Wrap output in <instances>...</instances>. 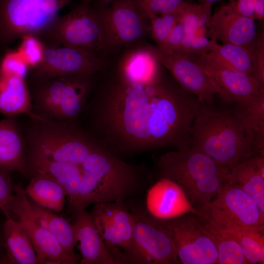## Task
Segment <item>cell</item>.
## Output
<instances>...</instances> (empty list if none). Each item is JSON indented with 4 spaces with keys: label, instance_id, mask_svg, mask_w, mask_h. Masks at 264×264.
<instances>
[{
    "label": "cell",
    "instance_id": "cell-32",
    "mask_svg": "<svg viewBox=\"0 0 264 264\" xmlns=\"http://www.w3.org/2000/svg\"><path fill=\"white\" fill-rule=\"evenodd\" d=\"M179 12L157 15L149 19L152 37L158 48L164 44L172 30L178 22Z\"/></svg>",
    "mask_w": 264,
    "mask_h": 264
},
{
    "label": "cell",
    "instance_id": "cell-5",
    "mask_svg": "<svg viewBox=\"0 0 264 264\" xmlns=\"http://www.w3.org/2000/svg\"><path fill=\"white\" fill-rule=\"evenodd\" d=\"M92 76H64L29 82L34 112L54 120L73 121L82 112Z\"/></svg>",
    "mask_w": 264,
    "mask_h": 264
},
{
    "label": "cell",
    "instance_id": "cell-34",
    "mask_svg": "<svg viewBox=\"0 0 264 264\" xmlns=\"http://www.w3.org/2000/svg\"><path fill=\"white\" fill-rule=\"evenodd\" d=\"M264 32L260 36L256 35L254 39L247 45L252 65L251 76L264 88Z\"/></svg>",
    "mask_w": 264,
    "mask_h": 264
},
{
    "label": "cell",
    "instance_id": "cell-31",
    "mask_svg": "<svg viewBox=\"0 0 264 264\" xmlns=\"http://www.w3.org/2000/svg\"><path fill=\"white\" fill-rule=\"evenodd\" d=\"M206 227L217 247V264H248L240 245L232 236L226 232Z\"/></svg>",
    "mask_w": 264,
    "mask_h": 264
},
{
    "label": "cell",
    "instance_id": "cell-13",
    "mask_svg": "<svg viewBox=\"0 0 264 264\" xmlns=\"http://www.w3.org/2000/svg\"><path fill=\"white\" fill-rule=\"evenodd\" d=\"M187 54L204 70L223 102L236 103L264 93V88L251 76L224 66L208 53Z\"/></svg>",
    "mask_w": 264,
    "mask_h": 264
},
{
    "label": "cell",
    "instance_id": "cell-29",
    "mask_svg": "<svg viewBox=\"0 0 264 264\" xmlns=\"http://www.w3.org/2000/svg\"><path fill=\"white\" fill-rule=\"evenodd\" d=\"M99 204L122 237L125 246L124 256L128 264V258L132 244L133 215L126 209L124 204L113 202Z\"/></svg>",
    "mask_w": 264,
    "mask_h": 264
},
{
    "label": "cell",
    "instance_id": "cell-43",
    "mask_svg": "<svg viewBox=\"0 0 264 264\" xmlns=\"http://www.w3.org/2000/svg\"><path fill=\"white\" fill-rule=\"evenodd\" d=\"M201 1V2H209L212 4V3L219 1L220 0H199Z\"/></svg>",
    "mask_w": 264,
    "mask_h": 264
},
{
    "label": "cell",
    "instance_id": "cell-15",
    "mask_svg": "<svg viewBox=\"0 0 264 264\" xmlns=\"http://www.w3.org/2000/svg\"><path fill=\"white\" fill-rule=\"evenodd\" d=\"M208 204L229 219L252 228H264V215L253 199L229 179Z\"/></svg>",
    "mask_w": 264,
    "mask_h": 264
},
{
    "label": "cell",
    "instance_id": "cell-2",
    "mask_svg": "<svg viewBox=\"0 0 264 264\" xmlns=\"http://www.w3.org/2000/svg\"><path fill=\"white\" fill-rule=\"evenodd\" d=\"M190 146L229 167L258 155L253 133L232 111L204 104L190 132Z\"/></svg>",
    "mask_w": 264,
    "mask_h": 264
},
{
    "label": "cell",
    "instance_id": "cell-39",
    "mask_svg": "<svg viewBox=\"0 0 264 264\" xmlns=\"http://www.w3.org/2000/svg\"><path fill=\"white\" fill-rule=\"evenodd\" d=\"M13 186L10 172L0 171V209L4 213L7 212L5 208L14 196Z\"/></svg>",
    "mask_w": 264,
    "mask_h": 264
},
{
    "label": "cell",
    "instance_id": "cell-27",
    "mask_svg": "<svg viewBox=\"0 0 264 264\" xmlns=\"http://www.w3.org/2000/svg\"><path fill=\"white\" fill-rule=\"evenodd\" d=\"M35 218L58 241L65 251L78 261L74 252L75 238L72 225L64 218L57 216L51 210L31 202Z\"/></svg>",
    "mask_w": 264,
    "mask_h": 264
},
{
    "label": "cell",
    "instance_id": "cell-28",
    "mask_svg": "<svg viewBox=\"0 0 264 264\" xmlns=\"http://www.w3.org/2000/svg\"><path fill=\"white\" fill-rule=\"evenodd\" d=\"M208 53L224 66L251 76L252 62L247 46L220 45L213 40L211 51Z\"/></svg>",
    "mask_w": 264,
    "mask_h": 264
},
{
    "label": "cell",
    "instance_id": "cell-42",
    "mask_svg": "<svg viewBox=\"0 0 264 264\" xmlns=\"http://www.w3.org/2000/svg\"><path fill=\"white\" fill-rule=\"evenodd\" d=\"M98 1V3L105 6H109L114 0H96Z\"/></svg>",
    "mask_w": 264,
    "mask_h": 264
},
{
    "label": "cell",
    "instance_id": "cell-14",
    "mask_svg": "<svg viewBox=\"0 0 264 264\" xmlns=\"http://www.w3.org/2000/svg\"><path fill=\"white\" fill-rule=\"evenodd\" d=\"M147 47L183 88L195 95L202 103L211 104L217 95L214 88L204 70L187 53H165L156 46Z\"/></svg>",
    "mask_w": 264,
    "mask_h": 264
},
{
    "label": "cell",
    "instance_id": "cell-16",
    "mask_svg": "<svg viewBox=\"0 0 264 264\" xmlns=\"http://www.w3.org/2000/svg\"><path fill=\"white\" fill-rule=\"evenodd\" d=\"M75 213L72 224L75 243L81 255L82 264H121L103 240L94 219L86 209Z\"/></svg>",
    "mask_w": 264,
    "mask_h": 264
},
{
    "label": "cell",
    "instance_id": "cell-24",
    "mask_svg": "<svg viewBox=\"0 0 264 264\" xmlns=\"http://www.w3.org/2000/svg\"><path fill=\"white\" fill-rule=\"evenodd\" d=\"M30 93L25 79L0 73V113L10 116L33 113Z\"/></svg>",
    "mask_w": 264,
    "mask_h": 264
},
{
    "label": "cell",
    "instance_id": "cell-19",
    "mask_svg": "<svg viewBox=\"0 0 264 264\" xmlns=\"http://www.w3.org/2000/svg\"><path fill=\"white\" fill-rule=\"evenodd\" d=\"M209 225L214 230L232 236L240 245L248 264L264 263V228L246 226L217 213L211 216Z\"/></svg>",
    "mask_w": 264,
    "mask_h": 264
},
{
    "label": "cell",
    "instance_id": "cell-18",
    "mask_svg": "<svg viewBox=\"0 0 264 264\" xmlns=\"http://www.w3.org/2000/svg\"><path fill=\"white\" fill-rule=\"evenodd\" d=\"M208 33L211 39L223 44L243 46L249 44L257 34L255 20L241 15L229 3L212 16Z\"/></svg>",
    "mask_w": 264,
    "mask_h": 264
},
{
    "label": "cell",
    "instance_id": "cell-25",
    "mask_svg": "<svg viewBox=\"0 0 264 264\" xmlns=\"http://www.w3.org/2000/svg\"><path fill=\"white\" fill-rule=\"evenodd\" d=\"M31 177L25 189L27 196L41 207L55 212L61 211L65 204L66 197H67L65 188L46 175L35 174Z\"/></svg>",
    "mask_w": 264,
    "mask_h": 264
},
{
    "label": "cell",
    "instance_id": "cell-8",
    "mask_svg": "<svg viewBox=\"0 0 264 264\" xmlns=\"http://www.w3.org/2000/svg\"><path fill=\"white\" fill-rule=\"evenodd\" d=\"M156 219L171 238L180 263L217 264L216 245L198 215L188 213L170 220Z\"/></svg>",
    "mask_w": 264,
    "mask_h": 264
},
{
    "label": "cell",
    "instance_id": "cell-37",
    "mask_svg": "<svg viewBox=\"0 0 264 264\" xmlns=\"http://www.w3.org/2000/svg\"><path fill=\"white\" fill-rule=\"evenodd\" d=\"M139 10L148 19L168 13L171 9L172 0H135Z\"/></svg>",
    "mask_w": 264,
    "mask_h": 264
},
{
    "label": "cell",
    "instance_id": "cell-1",
    "mask_svg": "<svg viewBox=\"0 0 264 264\" xmlns=\"http://www.w3.org/2000/svg\"><path fill=\"white\" fill-rule=\"evenodd\" d=\"M93 105L96 138L116 154L190 146L191 129L203 103L161 78L146 85L119 78Z\"/></svg>",
    "mask_w": 264,
    "mask_h": 264
},
{
    "label": "cell",
    "instance_id": "cell-3",
    "mask_svg": "<svg viewBox=\"0 0 264 264\" xmlns=\"http://www.w3.org/2000/svg\"><path fill=\"white\" fill-rule=\"evenodd\" d=\"M177 149L164 154L158 159L159 176L180 186L198 211L215 198L229 179V168L191 146Z\"/></svg>",
    "mask_w": 264,
    "mask_h": 264
},
{
    "label": "cell",
    "instance_id": "cell-23",
    "mask_svg": "<svg viewBox=\"0 0 264 264\" xmlns=\"http://www.w3.org/2000/svg\"><path fill=\"white\" fill-rule=\"evenodd\" d=\"M146 46L128 52L120 66L119 78L130 83L150 84L160 78L159 65Z\"/></svg>",
    "mask_w": 264,
    "mask_h": 264
},
{
    "label": "cell",
    "instance_id": "cell-4",
    "mask_svg": "<svg viewBox=\"0 0 264 264\" xmlns=\"http://www.w3.org/2000/svg\"><path fill=\"white\" fill-rule=\"evenodd\" d=\"M145 168L129 164L110 151L83 176L78 195L69 204L74 212L91 204H124L144 183Z\"/></svg>",
    "mask_w": 264,
    "mask_h": 264
},
{
    "label": "cell",
    "instance_id": "cell-7",
    "mask_svg": "<svg viewBox=\"0 0 264 264\" xmlns=\"http://www.w3.org/2000/svg\"><path fill=\"white\" fill-rule=\"evenodd\" d=\"M70 1L0 0V54L25 35H40Z\"/></svg>",
    "mask_w": 264,
    "mask_h": 264
},
{
    "label": "cell",
    "instance_id": "cell-21",
    "mask_svg": "<svg viewBox=\"0 0 264 264\" xmlns=\"http://www.w3.org/2000/svg\"><path fill=\"white\" fill-rule=\"evenodd\" d=\"M228 168L229 180L253 199L264 215V156L253 155Z\"/></svg>",
    "mask_w": 264,
    "mask_h": 264
},
{
    "label": "cell",
    "instance_id": "cell-26",
    "mask_svg": "<svg viewBox=\"0 0 264 264\" xmlns=\"http://www.w3.org/2000/svg\"><path fill=\"white\" fill-rule=\"evenodd\" d=\"M235 103L232 112L253 133L257 152L264 156V93Z\"/></svg>",
    "mask_w": 264,
    "mask_h": 264
},
{
    "label": "cell",
    "instance_id": "cell-17",
    "mask_svg": "<svg viewBox=\"0 0 264 264\" xmlns=\"http://www.w3.org/2000/svg\"><path fill=\"white\" fill-rule=\"evenodd\" d=\"M146 207L151 215L163 220L188 213L198 214L180 186L166 178H160L148 190Z\"/></svg>",
    "mask_w": 264,
    "mask_h": 264
},
{
    "label": "cell",
    "instance_id": "cell-22",
    "mask_svg": "<svg viewBox=\"0 0 264 264\" xmlns=\"http://www.w3.org/2000/svg\"><path fill=\"white\" fill-rule=\"evenodd\" d=\"M4 224L5 254L0 264H38L33 243L21 223L9 213Z\"/></svg>",
    "mask_w": 264,
    "mask_h": 264
},
{
    "label": "cell",
    "instance_id": "cell-10",
    "mask_svg": "<svg viewBox=\"0 0 264 264\" xmlns=\"http://www.w3.org/2000/svg\"><path fill=\"white\" fill-rule=\"evenodd\" d=\"M102 24L106 48L135 43L147 33L146 18L135 0H114L109 6L94 4Z\"/></svg>",
    "mask_w": 264,
    "mask_h": 264
},
{
    "label": "cell",
    "instance_id": "cell-40",
    "mask_svg": "<svg viewBox=\"0 0 264 264\" xmlns=\"http://www.w3.org/2000/svg\"><path fill=\"white\" fill-rule=\"evenodd\" d=\"M255 0H230L228 3L240 14L254 20Z\"/></svg>",
    "mask_w": 264,
    "mask_h": 264
},
{
    "label": "cell",
    "instance_id": "cell-11",
    "mask_svg": "<svg viewBox=\"0 0 264 264\" xmlns=\"http://www.w3.org/2000/svg\"><path fill=\"white\" fill-rule=\"evenodd\" d=\"M14 196L5 209L15 215L31 240L38 264H76L78 261L69 255L56 238L36 220L31 202L21 184L13 186Z\"/></svg>",
    "mask_w": 264,
    "mask_h": 264
},
{
    "label": "cell",
    "instance_id": "cell-38",
    "mask_svg": "<svg viewBox=\"0 0 264 264\" xmlns=\"http://www.w3.org/2000/svg\"><path fill=\"white\" fill-rule=\"evenodd\" d=\"M186 30L183 24L180 22L174 27L163 45L158 49L165 53L179 51L184 37Z\"/></svg>",
    "mask_w": 264,
    "mask_h": 264
},
{
    "label": "cell",
    "instance_id": "cell-30",
    "mask_svg": "<svg viewBox=\"0 0 264 264\" xmlns=\"http://www.w3.org/2000/svg\"><path fill=\"white\" fill-rule=\"evenodd\" d=\"M211 5L209 2H186L179 12L178 21L183 24L186 34H205L212 17Z\"/></svg>",
    "mask_w": 264,
    "mask_h": 264
},
{
    "label": "cell",
    "instance_id": "cell-6",
    "mask_svg": "<svg viewBox=\"0 0 264 264\" xmlns=\"http://www.w3.org/2000/svg\"><path fill=\"white\" fill-rule=\"evenodd\" d=\"M43 42L101 57L106 48L103 30L93 0H80L38 37Z\"/></svg>",
    "mask_w": 264,
    "mask_h": 264
},
{
    "label": "cell",
    "instance_id": "cell-33",
    "mask_svg": "<svg viewBox=\"0 0 264 264\" xmlns=\"http://www.w3.org/2000/svg\"><path fill=\"white\" fill-rule=\"evenodd\" d=\"M21 39V44L17 50L31 69L37 66L43 59V43L39 38L32 35H25Z\"/></svg>",
    "mask_w": 264,
    "mask_h": 264
},
{
    "label": "cell",
    "instance_id": "cell-9",
    "mask_svg": "<svg viewBox=\"0 0 264 264\" xmlns=\"http://www.w3.org/2000/svg\"><path fill=\"white\" fill-rule=\"evenodd\" d=\"M132 244L128 263L136 264H178L174 243L156 218L147 211L134 209Z\"/></svg>",
    "mask_w": 264,
    "mask_h": 264
},
{
    "label": "cell",
    "instance_id": "cell-36",
    "mask_svg": "<svg viewBox=\"0 0 264 264\" xmlns=\"http://www.w3.org/2000/svg\"><path fill=\"white\" fill-rule=\"evenodd\" d=\"M213 40H209L205 34H186L177 52L204 54L211 51Z\"/></svg>",
    "mask_w": 264,
    "mask_h": 264
},
{
    "label": "cell",
    "instance_id": "cell-35",
    "mask_svg": "<svg viewBox=\"0 0 264 264\" xmlns=\"http://www.w3.org/2000/svg\"><path fill=\"white\" fill-rule=\"evenodd\" d=\"M30 68L17 50L6 49L0 55V73L25 79Z\"/></svg>",
    "mask_w": 264,
    "mask_h": 264
},
{
    "label": "cell",
    "instance_id": "cell-41",
    "mask_svg": "<svg viewBox=\"0 0 264 264\" xmlns=\"http://www.w3.org/2000/svg\"><path fill=\"white\" fill-rule=\"evenodd\" d=\"M6 215L0 209V264L5 254L4 246V224Z\"/></svg>",
    "mask_w": 264,
    "mask_h": 264
},
{
    "label": "cell",
    "instance_id": "cell-20",
    "mask_svg": "<svg viewBox=\"0 0 264 264\" xmlns=\"http://www.w3.org/2000/svg\"><path fill=\"white\" fill-rule=\"evenodd\" d=\"M27 144L12 117L0 120V171H17L28 176Z\"/></svg>",
    "mask_w": 264,
    "mask_h": 264
},
{
    "label": "cell",
    "instance_id": "cell-12",
    "mask_svg": "<svg viewBox=\"0 0 264 264\" xmlns=\"http://www.w3.org/2000/svg\"><path fill=\"white\" fill-rule=\"evenodd\" d=\"M43 43V59L30 69L29 82L64 76H93L103 66L101 57L67 46Z\"/></svg>",
    "mask_w": 264,
    "mask_h": 264
}]
</instances>
